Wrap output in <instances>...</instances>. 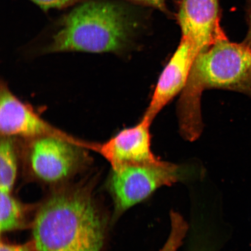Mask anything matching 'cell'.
Listing matches in <instances>:
<instances>
[{
  "instance_id": "8fae6325",
  "label": "cell",
  "mask_w": 251,
  "mask_h": 251,
  "mask_svg": "<svg viewBox=\"0 0 251 251\" xmlns=\"http://www.w3.org/2000/svg\"><path fill=\"white\" fill-rule=\"evenodd\" d=\"M17 152L12 137H2L0 144V190L11 192L17 178Z\"/></svg>"
},
{
  "instance_id": "7c38bea8",
  "label": "cell",
  "mask_w": 251,
  "mask_h": 251,
  "mask_svg": "<svg viewBox=\"0 0 251 251\" xmlns=\"http://www.w3.org/2000/svg\"><path fill=\"white\" fill-rule=\"evenodd\" d=\"M171 230L164 247L160 251H177L183 244L188 226L183 216L177 212L172 211L170 214Z\"/></svg>"
},
{
  "instance_id": "2e32d148",
  "label": "cell",
  "mask_w": 251,
  "mask_h": 251,
  "mask_svg": "<svg viewBox=\"0 0 251 251\" xmlns=\"http://www.w3.org/2000/svg\"><path fill=\"white\" fill-rule=\"evenodd\" d=\"M243 43L251 49V12L249 19V30Z\"/></svg>"
},
{
  "instance_id": "7a4b0ae2",
  "label": "cell",
  "mask_w": 251,
  "mask_h": 251,
  "mask_svg": "<svg viewBox=\"0 0 251 251\" xmlns=\"http://www.w3.org/2000/svg\"><path fill=\"white\" fill-rule=\"evenodd\" d=\"M234 91L251 97V49L229 41L226 36L197 56L178 103L180 129L185 139L194 141L201 133V99L204 90Z\"/></svg>"
},
{
  "instance_id": "e0dca14e",
  "label": "cell",
  "mask_w": 251,
  "mask_h": 251,
  "mask_svg": "<svg viewBox=\"0 0 251 251\" xmlns=\"http://www.w3.org/2000/svg\"><path fill=\"white\" fill-rule=\"evenodd\" d=\"M192 251H210V250L207 249L205 247H196Z\"/></svg>"
},
{
  "instance_id": "6da1fadb",
  "label": "cell",
  "mask_w": 251,
  "mask_h": 251,
  "mask_svg": "<svg viewBox=\"0 0 251 251\" xmlns=\"http://www.w3.org/2000/svg\"><path fill=\"white\" fill-rule=\"evenodd\" d=\"M106 225L89 190L59 191L37 211L32 241L38 251H101Z\"/></svg>"
},
{
  "instance_id": "9c48e42d",
  "label": "cell",
  "mask_w": 251,
  "mask_h": 251,
  "mask_svg": "<svg viewBox=\"0 0 251 251\" xmlns=\"http://www.w3.org/2000/svg\"><path fill=\"white\" fill-rule=\"evenodd\" d=\"M189 44L179 45L160 75L154 92L144 117L152 122L160 111L184 89L197 57Z\"/></svg>"
},
{
  "instance_id": "277c9868",
  "label": "cell",
  "mask_w": 251,
  "mask_h": 251,
  "mask_svg": "<svg viewBox=\"0 0 251 251\" xmlns=\"http://www.w3.org/2000/svg\"><path fill=\"white\" fill-rule=\"evenodd\" d=\"M190 173L186 167L161 160L112 169L109 188L116 212L121 214L148 199L159 188L187 180Z\"/></svg>"
},
{
  "instance_id": "ba28073f",
  "label": "cell",
  "mask_w": 251,
  "mask_h": 251,
  "mask_svg": "<svg viewBox=\"0 0 251 251\" xmlns=\"http://www.w3.org/2000/svg\"><path fill=\"white\" fill-rule=\"evenodd\" d=\"M151 123L143 117L134 126L122 130L104 143L97 144L96 151L107 160L112 169L158 162L160 159L153 154L151 148Z\"/></svg>"
},
{
  "instance_id": "3957f363",
  "label": "cell",
  "mask_w": 251,
  "mask_h": 251,
  "mask_svg": "<svg viewBox=\"0 0 251 251\" xmlns=\"http://www.w3.org/2000/svg\"><path fill=\"white\" fill-rule=\"evenodd\" d=\"M138 26L136 16L120 2L85 0L62 18L46 51L121 52Z\"/></svg>"
},
{
  "instance_id": "9a60e30c",
  "label": "cell",
  "mask_w": 251,
  "mask_h": 251,
  "mask_svg": "<svg viewBox=\"0 0 251 251\" xmlns=\"http://www.w3.org/2000/svg\"><path fill=\"white\" fill-rule=\"evenodd\" d=\"M131 1L151 6L168 16L171 15L168 8V4L172 0H131Z\"/></svg>"
},
{
  "instance_id": "8992f818",
  "label": "cell",
  "mask_w": 251,
  "mask_h": 251,
  "mask_svg": "<svg viewBox=\"0 0 251 251\" xmlns=\"http://www.w3.org/2000/svg\"><path fill=\"white\" fill-rule=\"evenodd\" d=\"M0 131L2 137L33 139L55 137L80 144L89 149L92 143L78 140L50 125L31 106L22 101L4 83L0 90Z\"/></svg>"
},
{
  "instance_id": "5b68a950",
  "label": "cell",
  "mask_w": 251,
  "mask_h": 251,
  "mask_svg": "<svg viewBox=\"0 0 251 251\" xmlns=\"http://www.w3.org/2000/svg\"><path fill=\"white\" fill-rule=\"evenodd\" d=\"M28 163L31 174L40 181L55 184L68 179L86 162L85 147L55 137L30 139Z\"/></svg>"
},
{
  "instance_id": "30bf717a",
  "label": "cell",
  "mask_w": 251,
  "mask_h": 251,
  "mask_svg": "<svg viewBox=\"0 0 251 251\" xmlns=\"http://www.w3.org/2000/svg\"><path fill=\"white\" fill-rule=\"evenodd\" d=\"M0 194V231L7 233L24 228L26 222V209L9 191Z\"/></svg>"
},
{
  "instance_id": "5bb4252c",
  "label": "cell",
  "mask_w": 251,
  "mask_h": 251,
  "mask_svg": "<svg viewBox=\"0 0 251 251\" xmlns=\"http://www.w3.org/2000/svg\"><path fill=\"white\" fill-rule=\"evenodd\" d=\"M0 251H38L33 241L24 244H14L1 241Z\"/></svg>"
},
{
  "instance_id": "4fadbf2b",
  "label": "cell",
  "mask_w": 251,
  "mask_h": 251,
  "mask_svg": "<svg viewBox=\"0 0 251 251\" xmlns=\"http://www.w3.org/2000/svg\"><path fill=\"white\" fill-rule=\"evenodd\" d=\"M37 5L47 11L50 9H60L77 4L85 0H30Z\"/></svg>"
},
{
  "instance_id": "52a82bcc",
  "label": "cell",
  "mask_w": 251,
  "mask_h": 251,
  "mask_svg": "<svg viewBox=\"0 0 251 251\" xmlns=\"http://www.w3.org/2000/svg\"><path fill=\"white\" fill-rule=\"evenodd\" d=\"M177 20L181 40L197 55L226 35L220 25L219 0H182Z\"/></svg>"
}]
</instances>
